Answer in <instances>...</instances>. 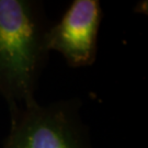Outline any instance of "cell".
<instances>
[{
	"label": "cell",
	"mask_w": 148,
	"mask_h": 148,
	"mask_svg": "<svg viewBox=\"0 0 148 148\" xmlns=\"http://www.w3.org/2000/svg\"><path fill=\"white\" fill-rule=\"evenodd\" d=\"M46 31L37 3L0 0V95L11 117L37 104L35 88L48 53Z\"/></svg>",
	"instance_id": "1"
},
{
	"label": "cell",
	"mask_w": 148,
	"mask_h": 148,
	"mask_svg": "<svg viewBox=\"0 0 148 148\" xmlns=\"http://www.w3.org/2000/svg\"><path fill=\"white\" fill-rule=\"evenodd\" d=\"M11 122L3 148H91L78 112L67 102L37 103Z\"/></svg>",
	"instance_id": "2"
},
{
	"label": "cell",
	"mask_w": 148,
	"mask_h": 148,
	"mask_svg": "<svg viewBox=\"0 0 148 148\" xmlns=\"http://www.w3.org/2000/svg\"><path fill=\"white\" fill-rule=\"evenodd\" d=\"M101 16L98 0H75L62 19L47 29V51L58 52L71 67L92 65L97 55Z\"/></svg>",
	"instance_id": "3"
}]
</instances>
